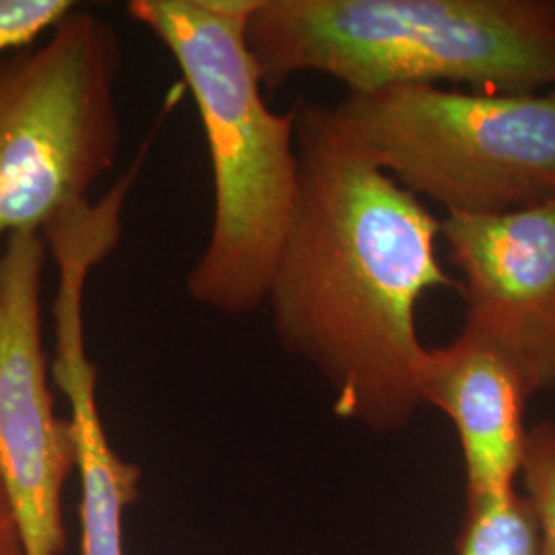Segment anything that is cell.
I'll return each mask as SVG.
<instances>
[{"label": "cell", "mask_w": 555, "mask_h": 555, "mask_svg": "<svg viewBox=\"0 0 555 555\" xmlns=\"http://www.w3.org/2000/svg\"><path fill=\"white\" fill-rule=\"evenodd\" d=\"M124 48L109 21L75 9L31 48L0 56V258L41 233L118 160Z\"/></svg>", "instance_id": "5"}, {"label": "cell", "mask_w": 555, "mask_h": 555, "mask_svg": "<svg viewBox=\"0 0 555 555\" xmlns=\"http://www.w3.org/2000/svg\"><path fill=\"white\" fill-rule=\"evenodd\" d=\"M330 112L380 171L447 215H502L555 199V89L401 85L346 93Z\"/></svg>", "instance_id": "4"}, {"label": "cell", "mask_w": 555, "mask_h": 555, "mask_svg": "<svg viewBox=\"0 0 555 555\" xmlns=\"http://www.w3.org/2000/svg\"><path fill=\"white\" fill-rule=\"evenodd\" d=\"M41 233L7 238L0 258V477L25 555H64L62 494L77 472L70 417L56 416L41 336Z\"/></svg>", "instance_id": "6"}, {"label": "cell", "mask_w": 555, "mask_h": 555, "mask_svg": "<svg viewBox=\"0 0 555 555\" xmlns=\"http://www.w3.org/2000/svg\"><path fill=\"white\" fill-rule=\"evenodd\" d=\"M256 0H132L126 11L165 46L194 98L212 171V227L190 268V298L222 315L266 302L298 194L297 107L263 98L247 23Z\"/></svg>", "instance_id": "2"}, {"label": "cell", "mask_w": 555, "mask_h": 555, "mask_svg": "<svg viewBox=\"0 0 555 555\" xmlns=\"http://www.w3.org/2000/svg\"><path fill=\"white\" fill-rule=\"evenodd\" d=\"M520 477L537 522V555H555V424L527 430Z\"/></svg>", "instance_id": "11"}, {"label": "cell", "mask_w": 555, "mask_h": 555, "mask_svg": "<svg viewBox=\"0 0 555 555\" xmlns=\"http://www.w3.org/2000/svg\"><path fill=\"white\" fill-rule=\"evenodd\" d=\"M56 268L50 373L68 399L77 440L80 555H126L124 516L139 502L142 469L112 447L98 405V364L87 354L82 318L85 288L95 263L80 251H66Z\"/></svg>", "instance_id": "9"}, {"label": "cell", "mask_w": 555, "mask_h": 555, "mask_svg": "<svg viewBox=\"0 0 555 555\" xmlns=\"http://www.w3.org/2000/svg\"><path fill=\"white\" fill-rule=\"evenodd\" d=\"M247 46L263 89L323 75L346 93L467 85L555 89V0H256Z\"/></svg>", "instance_id": "3"}, {"label": "cell", "mask_w": 555, "mask_h": 555, "mask_svg": "<svg viewBox=\"0 0 555 555\" xmlns=\"http://www.w3.org/2000/svg\"><path fill=\"white\" fill-rule=\"evenodd\" d=\"M0 555H25L13 502L0 477Z\"/></svg>", "instance_id": "13"}, {"label": "cell", "mask_w": 555, "mask_h": 555, "mask_svg": "<svg viewBox=\"0 0 555 555\" xmlns=\"http://www.w3.org/2000/svg\"><path fill=\"white\" fill-rule=\"evenodd\" d=\"M420 397L455 426L465 461L467 508L515 496L527 440L529 393L513 362L492 344L463 330L449 346L426 348Z\"/></svg>", "instance_id": "8"}, {"label": "cell", "mask_w": 555, "mask_h": 555, "mask_svg": "<svg viewBox=\"0 0 555 555\" xmlns=\"http://www.w3.org/2000/svg\"><path fill=\"white\" fill-rule=\"evenodd\" d=\"M465 332L492 344L529 397L555 391V199L502 215H444Z\"/></svg>", "instance_id": "7"}, {"label": "cell", "mask_w": 555, "mask_h": 555, "mask_svg": "<svg viewBox=\"0 0 555 555\" xmlns=\"http://www.w3.org/2000/svg\"><path fill=\"white\" fill-rule=\"evenodd\" d=\"M298 194L266 307L280 348L313 366L334 414L403 430L424 405L417 302L456 288L440 219L380 171L323 103H298Z\"/></svg>", "instance_id": "1"}, {"label": "cell", "mask_w": 555, "mask_h": 555, "mask_svg": "<svg viewBox=\"0 0 555 555\" xmlns=\"http://www.w3.org/2000/svg\"><path fill=\"white\" fill-rule=\"evenodd\" d=\"M75 9V0H0V56L36 46Z\"/></svg>", "instance_id": "12"}, {"label": "cell", "mask_w": 555, "mask_h": 555, "mask_svg": "<svg viewBox=\"0 0 555 555\" xmlns=\"http://www.w3.org/2000/svg\"><path fill=\"white\" fill-rule=\"evenodd\" d=\"M459 555H537V522L529 500L467 508Z\"/></svg>", "instance_id": "10"}]
</instances>
